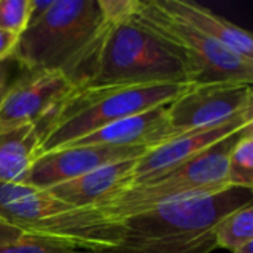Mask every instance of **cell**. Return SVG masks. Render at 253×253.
Instances as JSON below:
<instances>
[{"instance_id":"obj_1","label":"cell","mask_w":253,"mask_h":253,"mask_svg":"<svg viewBox=\"0 0 253 253\" xmlns=\"http://www.w3.org/2000/svg\"><path fill=\"white\" fill-rule=\"evenodd\" d=\"M0 218L27 236L80 252L108 253L122 236L120 222L101 209L67 205L28 184H0Z\"/></svg>"},{"instance_id":"obj_2","label":"cell","mask_w":253,"mask_h":253,"mask_svg":"<svg viewBox=\"0 0 253 253\" xmlns=\"http://www.w3.org/2000/svg\"><path fill=\"white\" fill-rule=\"evenodd\" d=\"M194 84L77 86L37 123L40 153L62 147L132 114L168 105Z\"/></svg>"},{"instance_id":"obj_3","label":"cell","mask_w":253,"mask_h":253,"mask_svg":"<svg viewBox=\"0 0 253 253\" xmlns=\"http://www.w3.org/2000/svg\"><path fill=\"white\" fill-rule=\"evenodd\" d=\"M193 84L184 62L138 21L101 24L92 53L74 86Z\"/></svg>"},{"instance_id":"obj_4","label":"cell","mask_w":253,"mask_h":253,"mask_svg":"<svg viewBox=\"0 0 253 253\" xmlns=\"http://www.w3.org/2000/svg\"><path fill=\"white\" fill-rule=\"evenodd\" d=\"M101 24L98 0H53L21 34L13 58L22 70L58 71L76 86Z\"/></svg>"},{"instance_id":"obj_5","label":"cell","mask_w":253,"mask_h":253,"mask_svg":"<svg viewBox=\"0 0 253 253\" xmlns=\"http://www.w3.org/2000/svg\"><path fill=\"white\" fill-rule=\"evenodd\" d=\"M245 129L176 168L120 190L95 208L101 209L110 219L120 221L169 200L209 194L228 188V157Z\"/></svg>"},{"instance_id":"obj_6","label":"cell","mask_w":253,"mask_h":253,"mask_svg":"<svg viewBox=\"0 0 253 253\" xmlns=\"http://www.w3.org/2000/svg\"><path fill=\"white\" fill-rule=\"evenodd\" d=\"M132 18L184 62L194 86L224 82L253 83V61L166 13L156 0H141Z\"/></svg>"},{"instance_id":"obj_7","label":"cell","mask_w":253,"mask_h":253,"mask_svg":"<svg viewBox=\"0 0 253 253\" xmlns=\"http://www.w3.org/2000/svg\"><path fill=\"white\" fill-rule=\"evenodd\" d=\"M252 199V190L228 187L216 193L169 200L120 219V242H157L202 236L212 231L225 215L251 203Z\"/></svg>"},{"instance_id":"obj_8","label":"cell","mask_w":253,"mask_h":253,"mask_svg":"<svg viewBox=\"0 0 253 253\" xmlns=\"http://www.w3.org/2000/svg\"><path fill=\"white\" fill-rule=\"evenodd\" d=\"M249 110H253L252 84L224 82L190 87L168 104V117L179 135L224 123Z\"/></svg>"},{"instance_id":"obj_9","label":"cell","mask_w":253,"mask_h":253,"mask_svg":"<svg viewBox=\"0 0 253 253\" xmlns=\"http://www.w3.org/2000/svg\"><path fill=\"white\" fill-rule=\"evenodd\" d=\"M74 84L58 71L21 70L0 104V132L37 123Z\"/></svg>"},{"instance_id":"obj_10","label":"cell","mask_w":253,"mask_h":253,"mask_svg":"<svg viewBox=\"0 0 253 253\" xmlns=\"http://www.w3.org/2000/svg\"><path fill=\"white\" fill-rule=\"evenodd\" d=\"M249 125H253V110L245 111L219 125L179 133L172 139L147 150L139 159H136L133 169V184L157 176L191 160L193 157L209 150L215 144Z\"/></svg>"},{"instance_id":"obj_11","label":"cell","mask_w":253,"mask_h":253,"mask_svg":"<svg viewBox=\"0 0 253 253\" xmlns=\"http://www.w3.org/2000/svg\"><path fill=\"white\" fill-rule=\"evenodd\" d=\"M147 150L150 148L110 145H76L56 150L42 154L34 162L25 184L47 190L105 165L138 159Z\"/></svg>"},{"instance_id":"obj_12","label":"cell","mask_w":253,"mask_h":253,"mask_svg":"<svg viewBox=\"0 0 253 253\" xmlns=\"http://www.w3.org/2000/svg\"><path fill=\"white\" fill-rule=\"evenodd\" d=\"M176 135L178 133L172 129L168 117V105H162L116 120L62 148L76 145L154 148Z\"/></svg>"},{"instance_id":"obj_13","label":"cell","mask_w":253,"mask_h":253,"mask_svg":"<svg viewBox=\"0 0 253 253\" xmlns=\"http://www.w3.org/2000/svg\"><path fill=\"white\" fill-rule=\"evenodd\" d=\"M135 163L136 159L105 165L86 175L53 185L47 188V191L67 205L76 208H95L133 184Z\"/></svg>"},{"instance_id":"obj_14","label":"cell","mask_w":253,"mask_h":253,"mask_svg":"<svg viewBox=\"0 0 253 253\" xmlns=\"http://www.w3.org/2000/svg\"><path fill=\"white\" fill-rule=\"evenodd\" d=\"M156 3L173 18L216 40L237 55L253 61V36L251 31L193 0H156Z\"/></svg>"},{"instance_id":"obj_15","label":"cell","mask_w":253,"mask_h":253,"mask_svg":"<svg viewBox=\"0 0 253 253\" xmlns=\"http://www.w3.org/2000/svg\"><path fill=\"white\" fill-rule=\"evenodd\" d=\"M42 156L36 125L0 132V184H25L31 166Z\"/></svg>"},{"instance_id":"obj_16","label":"cell","mask_w":253,"mask_h":253,"mask_svg":"<svg viewBox=\"0 0 253 253\" xmlns=\"http://www.w3.org/2000/svg\"><path fill=\"white\" fill-rule=\"evenodd\" d=\"M215 245L227 251L253 242V202L225 215L213 227Z\"/></svg>"},{"instance_id":"obj_17","label":"cell","mask_w":253,"mask_h":253,"mask_svg":"<svg viewBox=\"0 0 253 253\" xmlns=\"http://www.w3.org/2000/svg\"><path fill=\"white\" fill-rule=\"evenodd\" d=\"M228 187L253 190V125L239 136L227 166Z\"/></svg>"},{"instance_id":"obj_18","label":"cell","mask_w":253,"mask_h":253,"mask_svg":"<svg viewBox=\"0 0 253 253\" xmlns=\"http://www.w3.org/2000/svg\"><path fill=\"white\" fill-rule=\"evenodd\" d=\"M31 0H0V30L22 34L30 24Z\"/></svg>"},{"instance_id":"obj_19","label":"cell","mask_w":253,"mask_h":253,"mask_svg":"<svg viewBox=\"0 0 253 253\" xmlns=\"http://www.w3.org/2000/svg\"><path fill=\"white\" fill-rule=\"evenodd\" d=\"M0 253H80V251H74L43 239L25 236L16 242L0 245Z\"/></svg>"},{"instance_id":"obj_20","label":"cell","mask_w":253,"mask_h":253,"mask_svg":"<svg viewBox=\"0 0 253 253\" xmlns=\"http://www.w3.org/2000/svg\"><path fill=\"white\" fill-rule=\"evenodd\" d=\"M141 0H98L102 22L117 25L129 21L139 9Z\"/></svg>"},{"instance_id":"obj_21","label":"cell","mask_w":253,"mask_h":253,"mask_svg":"<svg viewBox=\"0 0 253 253\" xmlns=\"http://www.w3.org/2000/svg\"><path fill=\"white\" fill-rule=\"evenodd\" d=\"M21 65L18 61L12 56L4 61H0V104L3 102L7 90L16 80V77L21 73Z\"/></svg>"},{"instance_id":"obj_22","label":"cell","mask_w":253,"mask_h":253,"mask_svg":"<svg viewBox=\"0 0 253 253\" xmlns=\"http://www.w3.org/2000/svg\"><path fill=\"white\" fill-rule=\"evenodd\" d=\"M19 37H21L19 34L0 30V61H4L13 56Z\"/></svg>"},{"instance_id":"obj_23","label":"cell","mask_w":253,"mask_h":253,"mask_svg":"<svg viewBox=\"0 0 253 253\" xmlns=\"http://www.w3.org/2000/svg\"><path fill=\"white\" fill-rule=\"evenodd\" d=\"M25 236H27L25 233H22L21 230L15 228L13 225L7 224L6 221H3L0 218V245L16 242V240H19V239H22Z\"/></svg>"},{"instance_id":"obj_24","label":"cell","mask_w":253,"mask_h":253,"mask_svg":"<svg viewBox=\"0 0 253 253\" xmlns=\"http://www.w3.org/2000/svg\"><path fill=\"white\" fill-rule=\"evenodd\" d=\"M231 253H253V242H249V243L237 248L236 251H233Z\"/></svg>"},{"instance_id":"obj_25","label":"cell","mask_w":253,"mask_h":253,"mask_svg":"<svg viewBox=\"0 0 253 253\" xmlns=\"http://www.w3.org/2000/svg\"><path fill=\"white\" fill-rule=\"evenodd\" d=\"M80 253H89V252H80Z\"/></svg>"}]
</instances>
